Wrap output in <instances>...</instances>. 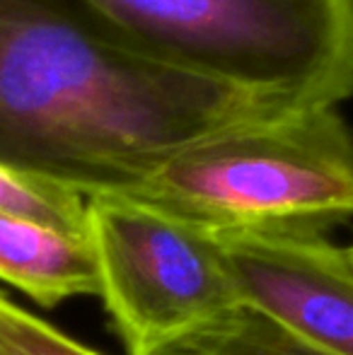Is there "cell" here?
Listing matches in <instances>:
<instances>
[{"mask_svg":"<svg viewBox=\"0 0 353 355\" xmlns=\"http://www.w3.org/2000/svg\"><path fill=\"white\" fill-rule=\"evenodd\" d=\"M302 109L191 75L78 0H0V162L126 196L187 145Z\"/></svg>","mask_w":353,"mask_h":355,"instance_id":"6da1fadb","label":"cell"},{"mask_svg":"<svg viewBox=\"0 0 353 355\" xmlns=\"http://www.w3.org/2000/svg\"><path fill=\"white\" fill-rule=\"evenodd\" d=\"M126 198L208 232H310L353 218V131L302 107L196 141Z\"/></svg>","mask_w":353,"mask_h":355,"instance_id":"7a4b0ae2","label":"cell"},{"mask_svg":"<svg viewBox=\"0 0 353 355\" xmlns=\"http://www.w3.org/2000/svg\"><path fill=\"white\" fill-rule=\"evenodd\" d=\"M182 71L298 107L353 97V0H78Z\"/></svg>","mask_w":353,"mask_h":355,"instance_id":"3957f363","label":"cell"},{"mask_svg":"<svg viewBox=\"0 0 353 355\" xmlns=\"http://www.w3.org/2000/svg\"><path fill=\"white\" fill-rule=\"evenodd\" d=\"M97 295L128 355H179L237 312L216 234L126 196L87 198Z\"/></svg>","mask_w":353,"mask_h":355,"instance_id":"277c9868","label":"cell"},{"mask_svg":"<svg viewBox=\"0 0 353 355\" xmlns=\"http://www.w3.org/2000/svg\"><path fill=\"white\" fill-rule=\"evenodd\" d=\"M242 309L327 355H353V254L325 234L213 232Z\"/></svg>","mask_w":353,"mask_h":355,"instance_id":"5b68a950","label":"cell"},{"mask_svg":"<svg viewBox=\"0 0 353 355\" xmlns=\"http://www.w3.org/2000/svg\"><path fill=\"white\" fill-rule=\"evenodd\" d=\"M0 281L42 307L97 295L87 237H73L0 213Z\"/></svg>","mask_w":353,"mask_h":355,"instance_id":"8992f818","label":"cell"},{"mask_svg":"<svg viewBox=\"0 0 353 355\" xmlns=\"http://www.w3.org/2000/svg\"><path fill=\"white\" fill-rule=\"evenodd\" d=\"M0 213L73 237H87V198L0 162Z\"/></svg>","mask_w":353,"mask_h":355,"instance_id":"52a82bcc","label":"cell"},{"mask_svg":"<svg viewBox=\"0 0 353 355\" xmlns=\"http://www.w3.org/2000/svg\"><path fill=\"white\" fill-rule=\"evenodd\" d=\"M179 355H327L298 341L261 314L240 309L221 331Z\"/></svg>","mask_w":353,"mask_h":355,"instance_id":"ba28073f","label":"cell"},{"mask_svg":"<svg viewBox=\"0 0 353 355\" xmlns=\"http://www.w3.org/2000/svg\"><path fill=\"white\" fill-rule=\"evenodd\" d=\"M0 355H99L0 293Z\"/></svg>","mask_w":353,"mask_h":355,"instance_id":"9c48e42d","label":"cell"},{"mask_svg":"<svg viewBox=\"0 0 353 355\" xmlns=\"http://www.w3.org/2000/svg\"><path fill=\"white\" fill-rule=\"evenodd\" d=\"M351 254H353V247H351Z\"/></svg>","mask_w":353,"mask_h":355,"instance_id":"30bf717a","label":"cell"}]
</instances>
